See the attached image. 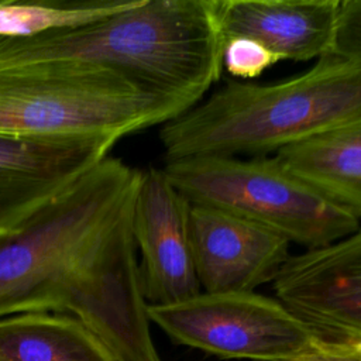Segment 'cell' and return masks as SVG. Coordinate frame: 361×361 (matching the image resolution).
I'll return each mask as SVG.
<instances>
[{"instance_id": "8fae6325", "label": "cell", "mask_w": 361, "mask_h": 361, "mask_svg": "<svg viewBox=\"0 0 361 361\" xmlns=\"http://www.w3.org/2000/svg\"><path fill=\"white\" fill-rule=\"evenodd\" d=\"M341 0H219L224 41L255 39L279 61L320 59L334 49Z\"/></svg>"}, {"instance_id": "9c48e42d", "label": "cell", "mask_w": 361, "mask_h": 361, "mask_svg": "<svg viewBox=\"0 0 361 361\" xmlns=\"http://www.w3.org/2000/svg\"><path fill=\"white\" fill-rule=\"evenodd\" d=\"M116 142L104 137L0 134V233L63 192Z\"/></svg>"}, {"instance_id": "277c9868", "label": "cell", "mask_w": 361, "mask_h": 361, "mask_svg": "<svg viewBox=\"0 0 361 361\" xmlns=\"http://www.w3.org/2000/svg\"><path fill=\"white\" fill-rule=\"evenodd\" d=\"M190 107L89 63L52 61L0 69V134L118 141Z\"/></svg>"}, {"instance_id": "52a82bcc", "label": "cell", "mask_w": 361, "mask_h": 361, "mask_svg": "<svg viewBox=\"0 0 361 361\" xmlns=\"http://www.w3.org/2000/svg\"><path fill=\"white\" fill-rule=\"evenodd\" d=\"M190 203L162 169L141 171L133 213V235L141 252L140 286L148 306H169L202 292L196 275Z\"/></svg>"}, {"instance_id": "7c38bea8", "label": "cell", "mask_w": 361, "mask_h": 361, "mask_svg": "<svg viewBox=\"0 0 361 361\" xmlns=\"http://www.w3.org/2000/svg\"><path fill=\"white\" fill-rule=\"evenodd\" d=\"M275 157L295 176L361 221V126L320 134Z\"/></svg>"}, {"instance_id": "4fadbf2b", "label": "cell", "mask_w": 361, "mask_h": 361, "mask_svg": "<svg viewBox=\"0 0 361 361\" xmlns=\"http://www.w3.org/2000/svg\"><path fill=\"white\" fill-rule=\"evenodd\" d=\"M0 361H118L83 322L65 313L0 319Z\"/></svg>"}, {"instance_id": "6da1fadb", "label": "cell", "mask_w": 361, "mask_h": 361, "mask_svg": "<svg viewBox=\"0 0 361 361\" xmlns=\"http://www.w3.org/2000/svg\"><path fill=\"white\" fill-rule=\"evenodd\" d=\"M141 171L106 157L0 233V319L72 314L118 361H161L149 333L133 235Z\"/></svg>"}, {"instance_id": "ba28073f", "label": "cell", "mask_w": 361, "mask_h": 361, "mask_svg": "<svg viewBox=\"0 0 361 361\" xmlns=\"http://www.w3.org/2000/svg\"><path fill=\"white\" fill-rule=\"evenodd\" d=\"M272 289L319 337L361 341V227L333 244L290 255Z\"/></svg>"}, {"instance_id": "3957f363", "label": "cell", "mask_w": 361, "mask_h": 361, "mask_svg": "<svg viewBox=\"0 0 361 361\" xmlns=\"http://www.w3.org/2000/svg\"><path fill=\"white\" fill-rule=\"evenodd\" d=\"M361 126V63L327 54L271 85L227 80L162 124L165 162L195 157H268L338 128Z\"/></svg>"}, {"instance_id": "8992f818", "label": "cell", "mask_w": 361, "mask_h": 361, "mask_svg": "<svg viewBox=\"0 0 361 361\" xmlns=\"http://www.w3.org/2000/svg\"><path fill=\"white\" fill-rule=\"evenodd\" d=\"M147 313L175 341L221 358L292 361L319 340L282 302L255 292H200L176 305H147Z\"/></svg>"}, {"instance_id": "2e32d148", "label": "cell", "mask_w": 361, "mask_h": 361, "mask_svg": "<svg viewBox=\"0 0 361 361\" xmlns=\"http://www.w3.org/2000/svg\"><path fill=\"white\" fill-rule=\"evenodd\" d=\"M333 52L361 63V0L341 1Z\"/></svg>"}, {"instance_id": "7a4b0ae2", "label": "cell", "mask_w": 361, "mask_h": 361, "mask_svg": "<svg viewBox=\"0 0 361 361\" xmlns=\"http://www.w3.org/2000/svg\"><path fill=\"white\" fill-rule=\"evenodd\" d=\"M219 0H138L93 24L32 38H0V69L72 61L116 71L197 104L223 72Z\"/></svg>"}, {"instance_id": "e0dca14e", "label": "cell", "mask_w": 361, "mask_h": 361, "mask_svg": "<svg viewBox=\"0 0 361 361\" xmlns=\"http://www.w3.org/2000/svg\"><path fill=\"white\" fill-rule=\"evenodd\" d=\"M292 361H361V341L319 337L312 350Z\"/></svg>"}, {"instance_id": "9a60e30c", "label": "cell", "mask_w": 361, "mask_h": 361, "mask_svg": "<svg viewBox=\"0 0 361 361\" xmlns=\"http://www.w3.org/2000/svg\"><path fill=\"white\" fill-rule=\"evenodd\" d=\"M223 69L235 80L255 79L279 59L255 39L233 37L224 41Z\"/></svg>"}, {"instance_id": "5b68a950", "label": "cell", "mask_w": 361, "mask_h": 361, "mask_svg": "<svg viewBox=\"0 0 361 361\" xmlns=\"http://www.w3.org/2000/svg\"><path fill=\"white\" fill-rule=\"evenodd\" d=\"M165 176L190 203L247 219L316 250L360 228V223L274 157H195L165 162Z\"/></svg>"}, {"instance_id": "30bf717a", "label": "cell", "mask_w": 361, "mask_h": 361, "mask_svg": "<svg viewBox=\"0 0 361 361\" xmlns=\"http://www.w3.org/2000/svg\"><path fill=\"white\" fill-rule=\"evenodd\" d=\"M189 228L202 292H254L276 278L290 243L235 214L190 204Z\"/></svg>"}, {"instance_id": "5bb4252c", "label": "cell", "mask_w": 361, "mask_h": 361, "mask_svg": "<svg viewBox=\"0 0 361 361\" xmlns=\"http://www.w3.org/2000/svg\"><path fill=\"white\" fill-rule=\"evenodd\" d=\"M138 0H8L0 1V38L24 39L93 24Z\"/></svg>"}]
</instances>
